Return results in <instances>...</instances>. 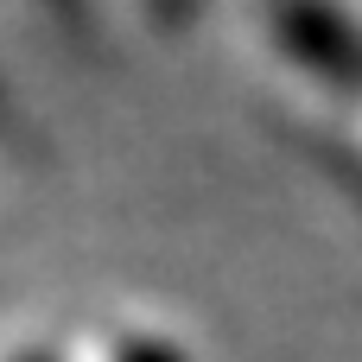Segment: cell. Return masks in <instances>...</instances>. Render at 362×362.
<instances>
[{
    "label": "cell",
    "mask_w": 362,
    "mask_h": 362,
    "mask_svg": "<svg viewBox=\"0 0 362 362\" xmlns=\"http://www.w3.org/2000/svg\"><path fill=\"white\" fill-rule=\"evenodd\" d=\"M274 32H280L286 57H299L325 83H344V89L356 83L362 89V32L344 25L337 6H325V0H280L274 6Z\"/></svg>",
    "instance_id": "1"
},
{
    "label": "cell",
    "mask_w": 362,
    "mask_h": 362,
    "mask_svg": "<svg viewBox=\"0 0 362 362\" xmlns=\"http://www.w3.org/2000/svg\"><path fill=\"white\" fill-rule=\"evenodd\" d=\"M121 362H178L165 344H134V350H121Z\"/></svg>",
    "instance_id": "2"
}]
</instances>
